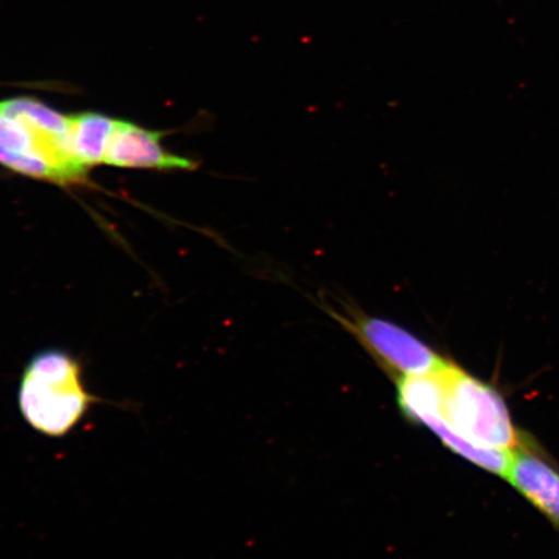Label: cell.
<instances>
[{"label":"cell","mask_w":559,"mask_h":559,"mask_svg":"<svg viewBox=\"0 0 559 559\" xmlns=\"http://www.w3.org/2000/svg\"><path fill=\"white\" fill-rule=\"evenodd\" d=\"M94 401L83 384L80 362L62 349L33 356L21 377V415L34 430L48 437L68 435Z\"/></svg>","instance_id":"cell-1"},{"label":"cell","mask_w":559,"mask_h":559,"mask_svg":"<svg viewBox=\"0 0 559 559\" xmlns=\"http://www.w3.org/2000/svg\"><path fill=\"white\" fill-rule=\"evenodd\" d=\"M438 418L461 439L481 449L510 452L520 443L504 397L491 384L447 361ZM436 418V417H435Z\"/></svg>","instance_id":"cell-2"},{"label":"cell","mask_w":559,"mask_h":559,"mask_svg":"<svg viewBox=\"0 0 559 559\" xmlns=\"http://www.w3.org/2000/svg\"><path fill=\"white\" fill-rule=\"evenodd\" d=\"M335 318L352 331L388 372L395 374V380L435 373L449 361L417 335L393 321L366 314L353 319Z\"/></svg>","instance_id":"cell-3"},{"label":"cell","mask_w":559,"mask_h":559,"mask_svg":"<svg viewBox=\"0 0 559 559\" xmlns=\"http://www.w3.org/2000/svg\"><path fill=\"white\" fill-rule=\"evenodd\" d=\"M506 479L559 530V471L526 435L510 451Z\"/></svg>","instance_id":"cell-4"},{"label":"cell","mask_w":559,"mask_h":559,"mask_svg":"<svg viewBox=\"0 0 559 559\" xmlns=\"http://www.w3.org/2000/svg\"><path fill=\"white\" fill-rule=\"evenodd\" d=\"M163 134L142 126L118 121L111 135L105 165L123 169L193 170L192 159L174 155L165 150Z\"/></svg>","instance_id":"cell-5"},{"label":"cell","mask_w":559,"mask_h":559,"mask_svg":"<svg viewBox=\"0 0 559 559\" xmlns=\"http://www.w3.org/2000/svg\"><path fill=\"white\" fill-rule=\"evenodd\" d=\"M0 110L23 124L35 143L55 146L70 144L72 116L62 115L34 97L0 102Z\"/></svg>","instance_id":"cell-6"},{"label":"cell","mask_w":559,"mask_h":559,"mask_svg":"<svg viewBox=\"0 0 559 559\" xmlns=\"http://www.w3.org/2000/svg\"><path fill=\"white\" fill-rule=\"evenodd\" d=\"M117 122L115 118L94 111L72 116L70 142L76 159L86 169L104 164Z\"/></svg>","instance_id":"cell-7"}]
</instances>
